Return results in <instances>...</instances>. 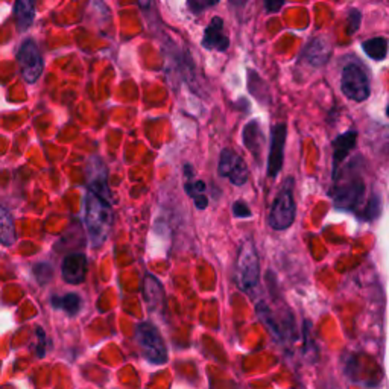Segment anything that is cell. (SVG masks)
<instances>
[{
	"label": "cell",
	"mask_w": 389,
	"mask_h": 389,
	"mask_svg": "<svg viewBox=\"0 0 389 389\" xmlns=\"http://www.w3.org/2000/svg\"><path fill=\"white\" fill-rule=\"evenodd\" d=\"M350 34H353L356 29L359 27V25H361V14H357L356 11H353L352 14H350Z\"/></svg>",
	"instance_id": "obj_25"
},
{
	"label": "cell",
	"mask_w": 389,
	"mask_h": 389,
	"mask_svg": "<svg viewBox=\"0 0 389 389\" xmlns=\"http://www.w3.org/2000/svg\"><path fill=\"white\" fill-rule=\"evenodd\" d=\"M16 242V226L9 211L0 206V243L5 247H11Z\"/></svg>",
	"instance_id": "obj_17"
},
{
	"label": "cell",
	"mask_w": 389,
	"mask_h": 389,
	"mask_svg": "<svg viewBox=\"0 0 389 389\" xmlns=\"http://www.w3.org/2000/svg\"><path fill=\"white\" fill-rule=\"evenodd\" d=\"M18 66H20V72L23 80L29 84H34L38 81V78L42 76L44 63L43 56L40 54V49H38L37 43L34 40H26L18 49Z\"/></svg>",
	"instance_id": "obj_6"
},
{
	"label": "cell",
	"mask_w": 389,
	"mask_h": 389,
	"mask_svg": "<svg viewBox=\"0 0 389 389\" xmlns=\"http://www.w3.org/2000/svg\"><path fill=\"white\" fill-rule=\"evenodd\" d=\"M34 274H35L37 280L40 281L42 285H44V283H47V281H51V278L54 276V269L51 265H47V264H38L34 268Z\"/></svg>",
	"instance_id": "obj_21"
},
{
	"label": "cell",
	"mask_w": 389,
	"mask_h": 389,
	"mask_svg": "<svg viewBox=\"0 0 389 389\" xmlns=\"http://www.w3.org/2000/svg\"><path fill=\"white\" fill-rule=\"evenodd\" d=\"M52 306L56 309L64 310L67 315L75 316L82 307V300L80 295H76V294H67L63 297H54Z\"/></svg>",
	"instance_id": "obj_18"
},
{
	"label": "cell",
	"mask_w": 389,
	"mask_h": 389,
	"mask_svg": "<svg viewBox=\"0 0 389 389\" xmlns=\"http://www.w3.org/2000/svg\"><path fill=\"white\" fill-rule=\"evenodd\" d=\"M260 280V260L254 243L245 240L239 247L237 261H236V281L237 286L251 292L259 285Z\"/></svg>",
	"instance_id": "obj_3"
},
{
	"label": "cell",
	"mask_w": 389,
	"mask_h": 389,
	"mask_svg": "<svg viewBox=\"0 0 389 389\" xmlns=\"http://www.w3.org/2000/svg\"><path fill=\"white\" fill-rule=\"evenodd\" d=\"M219 0H187V5L190 8V11L194 14H199L206 9L215 6Z\"/></svg>",
	"instance_id": "obj_22"
},
{
	"label": "cell",
	"mask_w": 389,
	"mask_h": 389,
	"mask_svg": "<svg viewBox=\"0 0 389 389\" xmlns=\"http://www.w3.org/2000/svg\"><path fill=\"white\" fill-rule=\"evenodd\" d=\"M219 173L221 177L228 178L235 186H243L249 178L247 163L230 148L222 149L221 152Z\"/></svg>",
	"instance_id": "obj_8"
},
{
	"label": "cell",
	"mask_w": 389,
	"mask_h": 389,
	"mask_svg": "<svg viewBox=\"0 0 389 389\" xmlns=\"http://www.w3.org/2000/svg\"><path fill=\"white\" fill-rule=\"evenodd\" d=\"M386 116L389 118V104H388V106H386Z\"/></svg>",
	"instance_id": "obj_28"
},
{
	"label": "cell",
	"mask_w": 389,
	"mask_h": 389,
	"mask_svg": "<svg viewBox=\"0 0 389 389\" xmlns=\"http://www.w3.org/2000/svg\"><path fill=\"white\" fill-rule=\"evenodd\" d=\"M37 335H38V347H37V356L38 357H44L46 353V335L42 328H37Z\"/></svg>",
	"instance_id": "obj_24"
},
{
	"label": "cell",
	"mask_w": 389,
	"mask_h": 389,
	"mask_svg": "<svg viewBox=\"0 0 389 389\" xmlns=\"http://www.w3.org/2000/svg\"><path fill=\"white\" fill-rule=\"evenodd\" d=\"M364 51L365 54L373 58V60L376 61H382L386 58V54H388V42L385 40V38L382 37H377V38H371V40H366L364 43Z\"/></svg>",
	"instance_id": "obj_19"
},
{
	"label": "cell",
	"mask_w": 389,
	"mask_h": 389,
	"mask_svg": "<svg viewBox=\"0 0 389 389\" xmlns=\"http://www.w3.org/2000/svg\"><path fill=\"white\" fill-rule=\"evenodd\" d=\"M243 143H245L248 151L252 152V155H254L256 159H259L260 149L261 146H264V135H261L260 126L256 121L249 122L245 126V130H243Z\"/></svg>",
	"instance_id": "obj_16"
},
{
	"label": "cell",
	"mask_w": 389,
	"mask_h": 389,
	"mask_svg": "<svg viewBox=\"0 0 389 389\" xmlns=\"http://www.w3.org/2000/svg\"><path fill=\"white\" fill-rule=\"evenodd\" d=\"M184 187H186V192L189 193V197L197 204V207L199 210H206L209 206V198H207V187L206 183L201 180H194L193 173L190 166L186 164V184H184Z\"/></svg>",
	"instance_id": "obj_14"
},
{
	"label": "cell",
	"mask_w": 389,
	"mask_h": 389,
	"mask_svg": "<svg viewBox=\"0 0 389 389\" xmlns=\"http://www.w3.org/2000/svg\"><path fill=\"white\" fill-rule=\"evenodd\" d=\"M137 2H139V5H140L143 9H148V8L151 6V4H152V0H137Z\"/></svg>",
	"instance_id": "obj_27"
},
{
	"label": "cell",
	"mask_w": 389,
	"mask_h": 389,
	"mask_svg": "<svg viewBox=\"0 0 389 389\" xmlns=\"http://www.w3.org/2000/svg\"><path fill=\"white\" fill-rule=\"evenodd\" d=\"M14 17L18 31H26L35 18V0H17Z\"/></svg>",
	"instance_id": "obj_15"
},
{
	"label": "cell",
	"mask_w": 389,
	"mask_h": 389,
	"mask_svg": "<svg viewBox=\"0 0 389 389\" xmlns=\"http://www.w3.org/2000/svg\"><path fill=\"white\" fill-rule=\"evenodd\" d=\"M306 55H307L309 63H312L314 66H321V64H324L327 61L330 51H328V47L324 42L315 40L314 43H310V46L307 47Z\"/></svg>",
	"instance_id": "obj_20"
},
{
	"label": "cell",
	"mask_w": 389,
	"mask_h": 389,
	"mask_svg": "<svg viewBox=\"0 0 389 389\" xmlns=\"http://www.w3.org/2000/svg\"><path fill=\"white\" fill-rule=\"evenodd\" d=\"M333 202L338 209L356 210L361 206L365 194V184L361 173L354 169H348L342 177L340 175L333 177Z\"/></svg>",
	"instance_id": "obj_2"
},
{
	"label": "cell",
	"mask_w": 389,
	"mask_h": 389,
	"mask_svg": "<svg viewBox=\"0 0 389 389\" xmlns=\"http://www.w3.org/2000/svg\"><path fill=\"white\" fill-rule=\"evenodd\" d=\"M202 46L209 49V51H218V52H226L230 40L228 37L223 34V22L219 17H215L211 23L207 26L206 32H204L202 38Z\"/></svg>",
	"instance_id": "obj_11"
},
{
	"label": "cell",
	"mask_w": 389,
	"mask_h": 389,
	"mask_svg": "<svg viewBox=\"0 0 389 389\" xmlns=\"http://www.w3.org/2000/svg\"><path fill=\"white\" fill-rule=\"evenodd\" d=\"M84 222L93 247L102 245L113 227V210L109 201L89 192L85 194Z\"/></svg>",
	"instance_id": "obj_1"
},
{
	"label": "cell",
	"mask_w": 389,
	"mask_h": 389,
	"mask_svg": "<svg viewBox=\"0 0 389 389\" xmlns=\"http://www.w3.org/2000/svg\"><path fill=\"white\" fill-rule=\"evenodd\" d=\"M286 132H288V126L285 123H277L272 126L271 149H269V159H268V177L269 178H276L280 173L281 168H283Z\"/></svg>",
	"instance_id": "obj_9"
},
{
	"label": "cell",
	"mask_w": 389,
	"mask_h": 389,
	"mask_svg": "<svg viewBox=\"0 0 389 389\" xmlns=\"http://www.w3.org/2000/svg\"><path fill=\"white\" fill-rule=\"evenodd\" d=\"M342 93L354 102H364L369 96V81L366 73L356 64H348L340 78Z\"/></svg>",
	"instance_id": "obj_5"
},
{
	"label": "cell",
	"mask_w": 389,
	"mask_h": 389,
	"mask_svg": "<svg viewBox=\"0 0 389 389\" xmlns=\"http://www.w3.org/2000/svg\"><path fill=\"white\" fill-rule=\"evenodd\" d=\"M356 140H357L356 131H348L340 134L339 137L333 140V177L339 172L340 163L347 159L350 151L354 148Z\"/></svg>",
	"instance_id": "obj_13"
},
{
	"label": "cell",
	"mask_w": 389,
	"mask_h": 389,
	"mask_svg": "<svg viewBox=\"0 0 389 389\" xmlns=\"http://www.w3.org/2000/svg\"><path fill=\"white\" fill-rule=\"evenodd\" d=\"M233 213H235L236 218H249L251 210L243 201H236L233 204Z\"/></svg>",
	"instance_id": "obj_23"
},
{
	"label": "cell",
	"mask_w": 389,
	"mask_h": 389,
	"mask_svg": "<svg viewBox=\"0 0 389 389\" xmlns=\"http://www.w3.org/2000/svg\"><path fill=\"white\" fill-rule=\"evenodd\" d=\"M285 0H265V6L269 13H276L278 9L283 6Z\"/></svg>",
	"instance_id": "obj_26"
},
{
	"label": "cell",
	"mask_w": 389,
	"mask_h": 389,
	"mask_svg": "<svg viewBox=\"0 0 389 389\" xmlns=\"http://www.w3.org/2000/svg\"><path fill=\"white\" fill-rule=\"evenodd\" d=\"M63 278L69 285H81L87 276V257L81 252L67 256L63 261Z\"/></svg>",
	"instance_id": "obj_10"
},
{
	"label": "cell",
	"mask_w": 389,
	"mask_h": 389,
	"mask_svg": "<svg viewBox=\"0 0 389 389\" xmlns=\"http://www.w3.org/2000/svg\"><path fill=\"white\" fill-rule=\"evenodd\" d=\"M135 340L142 352V356L152 365H163L168 362L166 344L159 332V328L151 323H140L135 328Z\"/></svg>",
	"instance_id": "obj_4"
},
{
	"label": "cell",
	"mask_w": 389,
	"mask_h": 389,
	"mask_svg": "<svg viewBox=\"0 0 389 389\" xmlns=\"http://www.w3.org/2000/svg\"><path fill=\"white\" fill-rule=\"evenodd\" d=\"M295 221V201L292 197L290 189H283L272 204L269 211V226L277 230L283 231L289 228Z\"/></svg>",
	"instance_id": "obj_7"
},
{
	"label": "cell",
	"mask_w": 389,
	"mask_h": 389,
	"mask_svg": "<svg viewBox=\"0 0 389 389\" xmlns=\"http://www.w3.org/2000/svg\"><path fill=\"white\" fill-rule=\"evenodd\" d=\"M143 298L146 304L154 312H159L164 307V289L163 285L154 276H146L143 280Z\"/></svg>",
	"instance_id": "obj_12"
}]
</instances>
